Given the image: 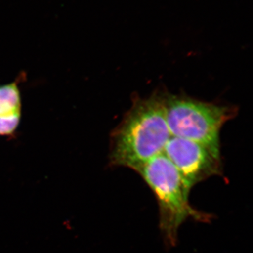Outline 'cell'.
<instances>
[{
	"label": "cell",
	"mask_w": 253,
	"mask_h": 253,
	"mask_svg": "<svg viewBox=\"0 0 253 253\" xmlns=\"http://www.w3.org/2000/svg\"><path fill=\"white\" fill-rule=\"evenodd\" d=\"M166 94L136 97L110 139L109 163L136 171L163 153L171 134L165 108Z\"/></svg>",
	"instance_id": "1"
},
{
	"label": "cell",
	"mask_w": 253,
	"mask_h": 253,
	"mask_svg": "<svg viewBox=\"0 0 253 253\" xmlns=\"http://www.w3.org/2000/svg\"><path fill=\"white\" fill-rule=\"evenodd\" d=\"M156 196L159 227L165 243L175 246L179 228L188 219L208 221L209 214L200 212L189 202L192 188L163 153L150 159L136 171Z\"/></svg>",
	"instance_id": "2"
},
{
	"label": "cell",
	"mask_w": 253,
	"mask_h": 253,
	"mask_svg": "<svg viewBox=\"0 0 253 253\" xmlns=\"http://www.w3.org/2000/svg\"><path fill=\"white\" fill-rule=\"evenodd\" d=\"M165 108L171 136L199 143L221 154V129L236 116L235 107L166 94Z\"/></svg>",
	"instance_id": "3"
},
{
	"label": "cell",
	"mask_w": 253,
	"mask_h": 253,
	"mask_svg": "<svg viewBox=\"0 0 253 253\" xmlns=\"http://www.w3.org/2000/svg\"><path fill=\"white\" fill-rule=\"evenodd\" d=\"M163 154L191 188L211 176L222 174L221 154L194 141L171 136Z\"/></svg>",
	"instance_id": "4"
},
{
	"label": "cell",
	"mask_w": 253,
	"mask_h": 253,
	"mask_svg": "<svg viewBox=\"0 0 253 253\" xmlns=\"http://www.w3.org/2000/svg\"><path fill=\"white\" fill-rule=\"evenodd\" d=\"M18 78L8 84L0 86V118H8L22 115V99H21L20 81Z\"/></svg>",
	"instance_id": "5"
},
{
	"label": "cell",
	"mask_w": 253,
	"mask_h": 253,
	"mask_svg": "<svg viewBox=\"0 0 253 253\" xmlns=\"http://www.w3.org/2000/svg\"><path fill=\"white\" fill-rule=\"evenodd\" d=\"M22 115L8 118H0V136H14L19 127Z\"/></svg>",
	"instance_id": "6"
}]
</instances>
